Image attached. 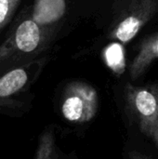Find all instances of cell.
<instances>
[{
  "label": "cell",
  "instance_id": "1",
  "mask_svg": "<svg viewBox=\"0 0 158 159\" xmlns=\"http://www.w3.org/2000/svg\"><path fill=\"white\" fill-rule=\"evenodd\" d=\"M125 99L129 116L158 151V84L144 87L127 84Z\"/></svg>",
  "mask_w": 158,
  "mask_h": 159
},
{
  "label": "cell",
  "instance_id": "2",
  "mask_svg": "<svg viewBox=\"0 0 158 159\" xmlns=\"http://www.w3.org/2000/svg\"><path fill=\"white\" fill-rule=\"evenodd\" d=\"M98 107V93L92 86L81 81L67 86L61 104V113L67 121L75 124L89 122L95 117Z\"/></svg>",
  "mask_w": 158,
  "mask_h": 159
},
{
  "label": "cell",
  "instance_id": "3",
  "mask_svg": "<svg viewBox=\"0 0 158 159\" xmlns=\"http://www.w3.org/2000/svg\"><path fill=\"white\" fill-rule=\"evenodd\" d=\"M44 41V33L40 24L32 18L22 20L11 35L0 46V63L16 59V56L36 51Z\"/></svg>",
  "mask_w": 158,
  "mask_h": 159
},
{
  "label": "cell",
  "instance_id": "4",
  "mask_svg": "<svg viewBox=\"0 0 158 159\" xmlns=\"http://www.w3.org/2000/svg\"><path fill=\"white\" fill-rule=\"evenodd\" d=\"M158 8V0H135L122 14L112 33V37L122 43L129 42Z\"/></svg>",
  "mask_w": 158,
  "mask_h": 159
},
{
  "label": "cell",
  "instance_id": "5",
  "mask_svg": "<svg viewBox=\"0 0 158 159\" xmlns=\"http://www.w3.org/2000/svg\"><path fill=\"white\" fill-rule=\"evenodd\" d=\"M158 59V34L145 39L130 65V75L133 79L141 76L148 66Z\"/></svg>",
  "mask_w": 158,
  "mask_h": 159
},
{
  "label": "cell",
  "instance_id": "6",
  "mask_svg": "<svg viewBox=\"0 0 158 159\" xmlns=\"http://www.w3.org/2000/svg\"><path fill=\"white\" fill-rule=\"evenodd\" d=\"M64 10V0H35L32 19L42 26L59 20Z\"/></svg>",
  "mask_w": 158,
  "mask_h": 159
},
{
  "label": "cell",
  "instance_id": "7",
  "mask_svg": "<svg viewBox=\"0 0 158 159\" xmlns=\"http://www.w3.org/2000/svg\"><path fill=\"white\" fill-rule=\"evenodd\" d=\"M28 81V72L25 68H16L0 78V98L8 97L19 91Z\"/></svg>",
  "mask_w": 158,
  "mask_h": 159
},
{
  "label": "cell",
  "instance_id": "8",
  "mask_svg": "<svg viewBox=\"0 0 158 159\" xmlns=\"http://www.w3.org/2000/svg\"><path fill=\"white\" fill-rule=\"evenodd\" d=\"M106 65L116 75H122L126 70L125 50L122 45L113 43L106 47L103 52Z\"/></svg>",
  "mask_w": 158,
  "mask_h": 159
},
{
  "label": "cell",
  "instance_id": "9",
  "mask_svg": "<svg viewBox=\"0 0 158 159\" xmlns=\"http://www.w3.org/2000/svg\"><path fill=\"white\" fill-rule=\"evenodd\" d=\"M21 0H0V33L13 18Z\"/></svg>",
  "mask_w": 158,
  "mask_h": 159
},
{
  "label": "cell",
  "instance_id": "10",
  "mask_svg": "<svg viewBox=\"0 0 158 159\" xmlns=\"http://www.w3.org/2000/svg\"><path fill=\"white\" fill-rule=\"evenodd\" d=\"M129 159H153L145 154H142L137 150L130 151L129 153Z\"/></svg>",
  "mask_w": 158,
  "mask_h": 159
}]
</instances>
